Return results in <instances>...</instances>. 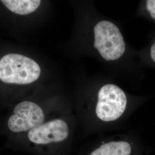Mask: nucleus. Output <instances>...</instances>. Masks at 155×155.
I'll return each instance as SVG.
<instances>
[{
    "label": "nucleus",
    "mask_w": 155,
    "mask_h": 155,
    "mask_svg": "<svg viewBox=\"0 0 155 155\" xmlns=\"http://www.w3.org/2000/svg\"><path fill=\"white\" fill-rule=\"evenodd\" d=\"M69 134L66 121L56 118L45 121L27 133L9 138V145L33 155L41 147L63 143Z\"/></svg>",
    "instance_id": "obj_1"
},
{
    "label": "nucleus",
    "mask_w": 155,
    "mask_h": 155,
    "mask_svg": "<svg viewBox=\"0 0 155 155\" xmlns=\"http://www.w3.org/2000/svg\"><path fill=\"white\" fill-rule=\"evenodd\" d=\"M39 63L28 56L9 53L0 58V82L12 85H29L41 75Z\"/></svg>",
    "instance_id": "obj_2"
},
{
    "label": "nucleus",
    "mask_w": 155,
    "mask_h": 155,
    "mask_svg": "<svg viewBox=\"0 0 155 155\" xmlns=\"http://www.w3.org/2000/svg\"><path fill=\"white\" fill-rule=\"evenodd\" d=\"M45 121L42 106L33 100H22L13 108L6 121L9 138L27 133Z\"/></svg>",
    "instance_id": "obj_3"
},
{
    "label": "nucleus",
    "mask_w": 155,
    "mask_h": 155,
    "mask_svg": "<svg viewBox=\"0 0 155 155\" xmlns=\"http://www.w3.org/2000/svg\"><path fill=\"white\" fill-rule=\"evenodd\" d=\"M94 47L106 61L120 58L125 51V43L119 28L113 22L101 21L94 27Z\"/></svg>",
    "instance_id": "obj_4"
},
{
    "label": "nucleus",
    "mask_w": 155,
    "mask_h": 155,
    "mask_svg": "<svg viewBox=\"0 0 155 155\" xmlns=\"http://www.w3.org/2000/svg\"><path fill=\"white\" fill-rule=\"evenodd\" d=\"M127 105V95L122 89L115 84H105L98 92L96 114L104 121H113L122 116Z\"/></svg>",
    "instance_id": "obj_5"
},
{
    "label": "nucleus",
    "mask_w": 155,
    "mask_h": 155,
    "mask_svg": "<svg viewBox=\"0 0 155 155\" xmlns=\"http://www.w3.org/2000/svg\"><path fill=\"white\" fill-rule=\"evenodd\" d=\"M2 4L12 13L20 16L31 15L36 11L41 5L39 0H4Z\"/></svg>",
    "instance_id": "obj_6"
},
{
    "label": "nucleus",
    "mask_w": 155,
    "mask_h": 155,
    "mask_svg": "<svg viewBox=\"0 0 155 155\" xmlns=\"http://www.w3.org/2000/svg\"><path fill=\"white\" fill-rule=\"evenodd\" d=\"M131 152V146L127 142L112 141L102 145L90 155H130Z\"/></svg>",
    "instance_id": "obj_7"
},
{
    "label": "nucleus",
    "mask_w": 155,
    "mask_h": 155,
    "mask_svg": "<svg viewBox=\"0 0 155 155\" xmlns=\"http://www.w3.org/2000/svg\"><path fill=\"white\" fill-rule=\"evenodd\" d=\"M147 10L150 12V15L155 19V0H148L146 1Z\"/></svg>",
    "instance_id": "obj_8"
},
{
    "label": "nucleus",
    "mask_w": 155,
    "mask_h": 155,
    "mask_svg": "<svg viewBox=\"0 0 155 155\" xmlns=\"http://www.w3.org/2000/svg\"><path fill=\"white\" fill-rule=\"evenodd\" d=\"M150 56L153 61L155 62V42L152 45L150 48Z\"/></svg>",
    "instance_id": "obj_9"
}]
</instances>
